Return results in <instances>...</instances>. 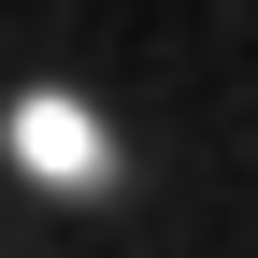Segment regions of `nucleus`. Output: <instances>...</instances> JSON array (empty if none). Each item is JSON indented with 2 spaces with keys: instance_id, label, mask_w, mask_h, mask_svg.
<instances>
[{
  "instance_id": "obj_1",
  "label": "nucleus",
  "mask_w": 258,
  "mask_h": 258,
  "mask_svg": "<svg viewBox=\"0 0 258 258\" xmlns=\"http://www.w3.org/2000/svg\"><path fill=\"white\" fill-rule=\"evenodd\" d=\"M15 158H29L43 186H101V115L43 86V101H15Z\"/></svg>"
}]
</instances>
